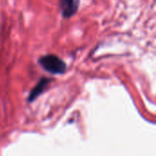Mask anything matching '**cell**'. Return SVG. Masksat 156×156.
<instances>
[{"label":"cell","instance_id":"1","mask_svg":"<svg viewBox=\"0 0 156 156\" xmlns=\"http://www.w3.org/2000/svg\"><path fill=\"white\" fill-rule=\"evenodd\" d=\"M38 63L45 70L52 74H63L67 70L66 63L60 58L53 54L42 56L38 59Z\"/></svg>","mask_w":156,"mask_h":156},{"label":"cell","instance_id":"2","mask_svg":"<svg viewBox=\"0 0 156 156\" xmlns=\"http://www.w3.org/2000/svg\"><path fill=\"white\" fill-rule=\"evenodd\" d=\"M80 0H59V8L64 18L73 16L79 9Z\"/></svg>","mask_w":156,"mask_h":156},{"label":"cell","instance_id":"3","mask_svg":"<svg viewBox=\"0 0 156 156\" xmlns=\"http://www.w3.org/2000/svg\"><path fill=\"white\" fill-rule=\"evenodd\" d=\"M50 81H51V80L50 79H48V78H42V79H40V80L37 82V84L30 91L29 96L27 98L28 102L34 101L38 96H40L45 91V90L47 89V87L48 86V84H49Z\"/></svg>","mask_w":156,"mask_h":156}]
</instances>
